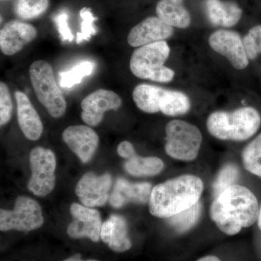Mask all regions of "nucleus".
<instances>
[{"label": "nucleus", "instance_id": "2f4dec72", "mask_svg": "<svg viewBox=\"0 0 261 261\" xmlns=\"http://www.w3.org/2000/svg\"><path fill=\"white\" fill-rule=\"evenodd\" d=\"M117 152L123 159H127L135 153L136 151L134 145L128 141H123L121 142L117 148Z\"/></svg>", "mask_w": 261, "mask_h": 261}, {"label": "nucleus", "instance_id": "2eb2a0df", "mask_svg": "<svg viewBox=\"0 0 261 261\" xmlns=\"http://www.w3.org/2000/svg\"><path fill=\"white\" fill-rule=\"evenodd\" d=\"M37 36V31L34 25L20 20H11L0 31V49L5 56H14Z\"/></svg>", "mask_w": 261, "mask_h": 261}, {"label": "nucleus", "instance_id": "6e6552de", "mask_svg": "<svg viewBox=\"0 0 261 261\" xmlns=\"http://www.w3.org/2000/svg\"><path fill=\"white\" fill-rule=\"evenodd\" d=\"M44 224L42 211L37 201L25 196L15 200L13 211H0V230L30 231L40 228Z\"/></svg>", "mask_w": 261, "mask_h": 261}, {"label": "nucleus", "instance_id": "0eeeda50", "mask_svg": "<svg viewBox=\"0 0 261 261\" xmlns=\"http://www.w3.org/2000/svg\"><path fill=\"white\" fill-rule=\"evenodd\" d=\"M31 175L28 190L34 195L44 197L56 186V158L51 149L36 147L29 156Z\"/></svg>", "mask_w": 261, "mask_h": 261}, {"label": "nucleus", "instance_id": "b1692460", "mask_svg": "<svg viewBox=\"0 0 261 261\" xmlns=\"http://www.w3.org/2000/svg\"><path fill=\"white\" fill-rule=\"evenodd\" d=\"M242 159L247 171L261 178V134L245 147Z\"/></svg>", "mask_w": 261, "mask_h": 261}, {"label": "nucleus", "instance_id": "72a5a7b5", "mask_svg": "<svg viewBox=\"0 0 261 261\" xmlns=\"http://www.w3.org/2000/svg\"><path fill=\"white\" fill-rule=\"evenodd\" d=\"M197 261H221L219 257L215 256V255H207L203 257H201Z\"/></svg>", "mask_w": 261, "mask_h": 261}, {"label": "nucleus", "instance_id": "dca6fc26", "mask_svg": "<svg viewBox=\"0 0 261 261\" xmlns=\"http://www.w3.org/2000/svg\"><path fill=\"white\" fill-rule=\"evenodd\" d=\"M173 28L159 17H148L130 29L127 42L132 47H140L161 42L173 35Z\"/></svg>", "mask_w": 261, "mask_h": 261}, {"label": "nucleus", "instance_id": "aec40b11", "mask_svg": "<svg viewBox=\"0 0 261 261\" xmlns=\"http://www.w3.org/2000/svg\"><path fill=\"white\" fill-rule=\"evenodd\" d=\"M206 12L211 23L219 27H232L240 21L243 10L233 2L206 0Z\"/></svg>", "mask_w": 261, "mask_h": 261}, {"label": "nucleus", "instance_id": "7c9ffc66", "mask_svg": "<svg viewBox=\"0 0 261 261\" xmlns=\"http://www.w3.org/2000/svg\"><path fill=\"white\" fill-rule=\"evenodd\" d=\"M57 27L63 42H72L73 35L68 25V15L65 13H60L55 18Z\"/></svg>", "mask_w": 261, "mask_h": 261}, {"label": "nucleus", "instance_id": "a878e982", "mask_svg": "<svg viewBox=\"0 0 261 261\" xmlns=\"http://www.w3.org/2000/svg\"><path fill=\"white\" fill-rule=\"evenodd\" d=\"M240 171L238 166L232 163L225 164L220 170L213 184V193L216 197L228 187L236 185L240 178Z\"/></svg>", "mask_w": 261, "mask_h": 261}, {"label": "nucleus", "instance_id": "423d86ee", "mask_svg": "<svg viewBox=\"0 0 261 261\" xmlns=\"http://www.w3.org/2000/svg\"><path fill=\"white\" fill-rule=\"evenodd\" d=\"M202 135L195 125L181 120H173L166 126L165 151L177 161L190 162L197 159Z\"/></svg>", "mask_w": 261, "mask_h": 261}, {"label": "nucleus", "instance_id": "f704fd0d", "mask_svg": "<svg viewBox=\"0 0 261 261\" xmlns=\"http://www.w3.org/2000/svg\"><path fill=\"white\" fill-rule=\"evenodd\" d=\"M257 226H258V228H260L261 231V205L260 206V208H259L258 218H257Z\"/></svg>", "mask_w": 261, "mask_h": 261}, {"label": "nucleus", "instance_id": "4be33fe9", "mask_svg": "<svg viewBox=\"0 0 261 261\" xmlns=\"http://www.w3.org/2000/svg\"><path fill=\"white\" fill-rule=\"evenodd\" d=\"M164 167V163L159 158L142 157L136 152L126 159L124 164L126 172L137 177L156 176L162 172Z\"/></svg>", "mask_w": 261, "mask_h": 261}, {"label": "nucleus", "instance_id": "ddd939ff", "mask_svg": "<svg viewBox=\"0 0 261 261\" xmlns=\"http://www.w3.org/2000/svg\"><path fill=\"white\" fill-rule=\"evenodd\" d=\"M112 185L109 173L98 176L93 172L85 173L75 187V194L87 207H100L107 202Z\"/></svg>", "mask_w": 261, "mask_h": 261}, {"label": "nucleus", "instance_id": "f257e3e1", "mask_svg": "<svg viewBox=\"0 0 261 261\" xmlns=\"http://www.w3.org/2000/svg\"><path fill=\"white\" fill-rule=\"evenodd\" d=\"M259 208L255 195L247 187L235 185L215 197L210 216L222 232L233 236L256 222Z\"/></svg>", "mask_w": 261, "mask_h": 261}, {"label": "nucleus", "instance_id": "1a4fd4ad", "mask_svg": "<svg viewBox=\"0 0 261 261\" xmlns=\"http://www.w3.org/2000/svg\"><path fill=\"white\" fill-rule=\"evenodd\" d=\"M171 49L166 41H161L137 47L130 57V71L141 80L152 81L154 75L165 66Z\"/></svg>", "mask_w": 261, "mask_h": 261}, {"label": "nucleus", "instance_id": "f3484780", "mask_svg": "<svg viewBox=\"0 0 261 261\" xmlns=\"http://www.w3.org/2000/svg\"><path fill=\"white\" fill-rule=\"evenodd\" d=\"M152 190V185L148 182L132 183L125 178H119L116 180L110 196V203L116 208L129 203L146 204L149 202Z\"/></svg>", "mask_w": 261, "mask_h": 261}, {"label": "nucleus", "instance_id": "9b49d317", "mask_svg": "<svg viewBox=\"0 0 261 261\" xmlns=\"http://www.w3.org/2000/svg\"><path fill=\"white\" fill-rule=\"evenodd\" d=\"M208 42L215 51L227 58L236 69H245L248 65L249 59L243 39L239 33L220 29L211 34Z\"/></svg>", "mask_w": 261, "mask_h": 261}, {"label": "nucleus", "instance_id": "9d476101", "mask_svg": "<svg viewBox=\"0 0 261 261\" xmlns=\"http://www.w3.org/2000/svg\"><path fill=\"white\" fill-rule=\"evenodd\" d=\"M122 105L121 97L116 92L108 89H98L84 98L81 102V116L89 126H97L102 121L105 113L118 111Z\"/></svg>", "mask_w": 261, "mask_h": 261}, {"label": "nucleus", "instance_id": "20e7f679", "mask_svg": "<svg viewBox=\"0 0 261 261\" xmlns=\"http://www.w3.org/2000/svg\"><path fill=\"white\" fill-rule=\"evenodd\" d=\"M132 97L137 107L147 113L161 112L167 116H178L186 114L191 108L186 94L151 84L136 86Z\"/></svg>", "mask_w": 261, "mask_h": 261}, {"label": "nucleus", "instance_id": "39448f33", "mask_svg": "<svg viewBox=\"0 0 261 261\" xmlns=\"http://www.w3.org/2000/svg\"><path fill=\"white\" fill-rule=\"evenodd\" d=\"M29 76L38 100L55 118L64 116L67 102L57 84L51 65L44 61L34 62L29 68Z\"/></svg>", "mask_w": 261, "mask_h": 261}, {"label": "nucleus", "instance_id": "c9c22d12", "mask_svg": "<svg viewBox=\"0 0 261 261\" xmlns=\"http://www.w3.org/2000/svg\"><path fill=\"white\" fill-rule=\"evenodd\" d=\"M167 1L173 2V3H181L183 4L184 0H167Z\"/></svg>", "mask_w": 261, "mask_h": 261}, {"label": "nucleus", "instance_id": "c756f323", "mask_svg": "<svg viewBox=\"0 0 261 261\" xmlns=\"http://www.w3.org/2000/svg\"><path fill=\"white\" fill-rule=\"evenodd\" d=\"M13 105L10 89L7 84L0 82V124H7L11 119Z\"/></svg>", "mask_w": 261, "mask_h": 261}, {"label": "nucleus", "instance_id": "f8f14e48", "mask_svg": "<svg viewBox=\"0 0 261 261\" xmlns=\"http://www.w3.org/2000/svg\"><path fill=\"white\" fill-rule=\"evenodd\" d=\"M70 210L73 220L67 228L68 236L99 241L102 225L99 211L75 202L70 205Z\"/></svg>", "mask_w": 261, "mask_h": 261}, {"label": "nucleus", "instance_id": "f03ea898", "mask_svg": "<svg viewBox=\"0 0 261 261\" xmlns=\"http://www.w3.org/2000/svg\"><path fill=\"white\" fill-rule=\"evenodd\" d=\"M202 180L195 175H181L156 185L149 201V211L154 217L169 219L190 208L200 201Z\"/></svg>", "mask_w": 261, "mask_h": 261}, {"label": "nucleus", "instance_id": "c85d7f7f", "mask_svg": "<svg viewBox=\"0 0 261 261\" xmlns=\"http://www.w3.org/2000/svg\"><path fill=\"white\" fill-rule=\"evenodd\" d=\"M243 42L248 59H256L258 55L261 54V25L250 29L244 37Z\"/></svg>", "mask_w": 261, "mask_h": 261}, {"label": "nucleus", "instance_id": "473e14b6", "mask_svg": "<svg viewBox=\"0 0 261 261\" xmlns=\"http://www.w3.org/2000/svg\"><path fill=\"white\" fill-rule=\"evenodd\" d=\"M63 261H99L97 260H93V259H90V260H82V255L80 254H76V255H73V256L68 257V258L65 259Z\"/></svg>", "mask_w": 261, "mask_h": 261}, {"label": "nucleus", "instance_id": "cd10ccee", "mask_svg": "<svg viewBox=\"0 0 261 261\" xmlns=\"http://www.w3.org/2000/svg\"><path fill=\"white\" fill-rule=\"evenodd\" d=\"M80 17L82 18L81 32L77 34L76 43L82 44L84 41H89L92 36L95 35L97 31L94 27V20L97 18L92 14L91 9L84 8L80 10Z\"/></svg>", "mask_w": 261, "mask_h": 261}, {"label": "nucleus", "instance_id": "412c9836", "mask_svg": "<svg viewBox=\"0 0 261 261\" xmlns=\"http://www.w3.org/2000/svg\"><path fill=\"white\" fill-rule=\"evenodd\" d=\"M156 14L163 22L176 28L186 29L191 23L190 13L181 3L160 0L156 6Z\"/></svg>", "mask_w": 261, "mask_h": 261}, {"label": "nucleus", "instance_id": "6ab92c4d", "mask_svg": "<svg viewBox=\"0 0 261 261\" xmlns=\"http://www.w3.org/2000/svg\"><path fill=\"white\" fill-rule=\"evenodd\" d=\"M100 238L115 252H126L132 246L126 220L119 215H112L103 223Z\"/></svg>", "mask_w": 261, "mask_h": 261}, {"label": "nucleus", "instance_id": "a211bd4d", "mask_svg": "<svg viewBox=\"0 0 261 261\" xmlns=\"http://www.w3.org/2000/svg\"><path fill=\"white\" fill-rule=\"evenodd\" d=\"M15 97L17 117L20 130L28 140H39L43 132V124L40 117L27 94L20 91H17Z\"/></svg>", "mask_w": 261, "mask_h": 261}, {"label": "nucleus", "instance_id": "4468645a", "mask_svg": "<svg viewBox=\"0 0 261 261\" xmlns=\"http://www.w3.org/2000/svg\"><path fill=\"white\" fill-rule=\"evenodd\" d=\"M62 138L83 163H88L92 160L99 145V138L97 132L90 126L84 125L65 128Z\"/></svg>", "mask_w": 261, "mask_h": 261}, {"label": "nucleus", "instance_id": "5701e85b", "mask_svg": "<svg viewBox=\"0 0 261 261\" xmlns=\"http://www.w3.org/2000/svg\"><path fill=\"white\" fill-rule=\"evenodd\" d=\"M202 211V202L199 201L190 208L168 219V224L178 233L187 232L198 222Z\"/></svg>", "mask_w": 261, "mask_h": 261}, {"label": "nucleus", "instance_id": "393cba45", "mask_svg": "<svg viewBox=\"0 0 261 261\" xmlns=\"http://www.w3.org/2000/svg\"><path fill=\"white\" fill-rule=\"evenodd\" d=\"M49 5V0H17L15 13L22 20H32L44 14Z\"/></svg>", "mask_w": 261, "mask_h": 261}, {"label": "nucleus", "instance_id": "7ed1b4c3", "mask_svg": "<svg viewBox=\"0 0 261 261\" xmlns=\"http://www.w3.org/2000/svg\"><path fill=\"white\" fill-rule=\"evenodd\" d=\"M261 116L255 108L243 107L232 112L216 111L207 118V129L220 140L243 142L250 139L260 128Z\"/></svg>", "mask_w": 261, "mask_h": 261}, {"label": "nucleus", "instance_id": "bb28decb", "mask_svg": "<svg viewBox=\"0 0 261 261\" xmlns=\"http://www.w3.org/2000/svg\"><path fill=\"white\" fill-rule=\"evenodd\" d=\"M94 70L93 63L89 61L82 62L68 71L60 73V84L65 89H69L80 84L84 77L91 75Z\"/></svg>", "mask_w": 261, "mask_h": 261}]
</instances>
